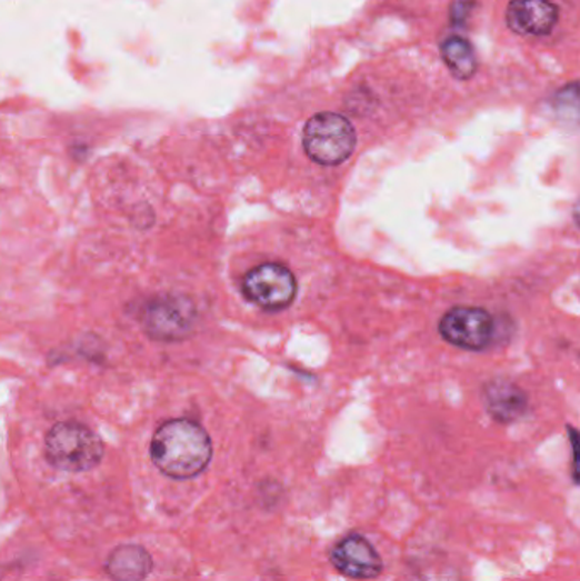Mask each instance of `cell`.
<instances>
[{
    "instance_id": "9",
    "label": "cell",
    "mask_w": 580,
    "mask_h": 581,
    "mask_svg": "<svg viewBox=\"0 0 580 581\" xmlns=\"http://www.w3.org/2000/svg\"><path fill=\"white\" fill-rule=\"evenodd\" d=\"M483 403L490 417L501 423L518 422L528 412L527 393L508 380L487 383L483 388Z\"/></svg>"
},
{
    "instance_id": "4",
    "label": "cell",
    "mask_w": 580,
    "mask_h": 581,
    "mask_svg": "<svg viewBox=\"0 0 580 581\" xmlns=\"http://www.w3.org/2000/svg\"><path fill=\"white\" fill-rule=\"evenodd\" d=\"M197 308L186 297H160L150 301L142 313L147 335L156 342H179L191 333Z\"/></svg>"
},
{
    "instance_id": "7",
    "label": "cell",
    "mask_w": 580,
    "mask_h": 581,
    "mask_svg": "<svg viewBox=\"0 0 580 581\" xmlns=\"http://www.w3.org/2000/svg\"><path fill=\"white\" fill-rule=\"evenodd\" d=\"M330 563L351 580H374L383 571L377 549L363 535L349 534L330 553Z\"/></svg>"
},
{
    "instance_id": "1",
    "label": "cell",
    "mask_w": 580,
    "mask_h": 581,
    "mask_svg": "<svg viewBox=\"0 0 580 581\" xmlns=\"http://www.w3.org/2000/svg\"><path fill=\"white\" fill-rule=\"evenodd\" d=\"M150 458L166 477L191 480L207 470L213 458V444L200 423L169 420L153 433Z\"/></svg>"
},
{
    "instance_id": "6",
    "label": "cell",
    "mask_w": 580,
    "mask_h": 581,
    "mask_svg": "<svg viewBox=\"0 0 580 581\" xmlns=\"http://www.w3.org/2000/svg\"><path fill=\"white\" fill-rule=\"evenodd\" d=\"M439 332L447 342L464 351H483L492 342L496 323L483 308L457 307L444 314Z\"/></svg>"
},
{
    "instance_id": "10",
    "label": "cell",
    "mask_w": 580,
    "mask_h": 581,
    "mask_svg": "<svg viewBox=\"0 0 580 581\" xmlns=\"http://www.w3.org/2000/svg\"><path fill=\"white\" fill-rule=\"evenodd\" d=\"M153 561L142 545H118L106 561V573L114 581H143L152 571Z\"/></svg>"
},
{
    "instance_id": "2",
    "label": "cell",
    "mask_w": 580,
    "mask_h": 581,
    "mask_svg": "<svg viewBox=\"0 0 580 581\" xmlns=\"http://www.w3.org/2000/svg\"><path fill=\"white\" fill-rule=\"evenodd\" d=\"M44 455L51 467L66 473L94 470L104 455V445L94 430L77 422H60L48 430Z\"/></svg>"
},
{
    "instance_id": "11",
    "label": "cell",
    "mask_w": 580,
    "mask_h": 581,
    "mask_svg": "<svg viewBox=\"0 0 580 581\" xmlns=\"http://www.w3.org/2000/svg\"><path fill=\"white\" fill-rule=\"evenodd\" d=\"M441 58L451 76L458 80L472 79L477 73V54L464 38L451 37L441 44Z\"/></svg>"
},
{
    "instance_id": "3",
    "label": "cell",
    "mask_w": 580,
    "mask_h": 581,
    "mask_svg": "<svg viewBox=\"0 0 580 581\" xmlns=\"http://www.w3.org/2000/svg\"><path fill=\"white\" fill-rule=\"evenodd\" d=\"M356 143L358 137L351 121L336 112H319L303 128V149L319 166H341L354 152Z\"/></svg>"
},
{
    "instance_id": "12",
    "label": "cell",
    "mask_w": 580,
    "mask_h": 581,
    "mask_svg": "<svg viewBox=\"0 0 580 581\" xmlns=\"http://www.w3.org/2000/svg\"><path fill=\"white\" fill-rule=\"evenodd\" d=\"M472 0H457L453 8H451V22L454 26H461L467 22L468 16L472 12Z\"/></svg>"
},
{
    "instance_id": "8",
    "label": "cell",
    "mask_w": 580,
    "mask_h": 581,
    "mask_svg": "<svg viewBox=\"0 0 580 581\" xmlns=\"http://www.w3.org/2000/svg\"><path fill=\"white\" fill-rule=\"evenodd\" d=\"M506 21L521 37H547L559 21V9L551 0H512Z\"/></svg>"
},
{
    "instance_id": "5",
    "label": "cell",
    "mask_w": 580,
    "mask_h": 581,
    "mask_svg": "<svg viewBox=\"0 0 580 581\" xmlns=\"http://www.w3.org/2000/svg\"><path fill=\"white\" fill-rule=\"evenodd\" d=\"M297 279L284 266L269 262L247 272L242 291L247 300L266 311H281L297 297Z\"/></svg>"
}]
</instances>
